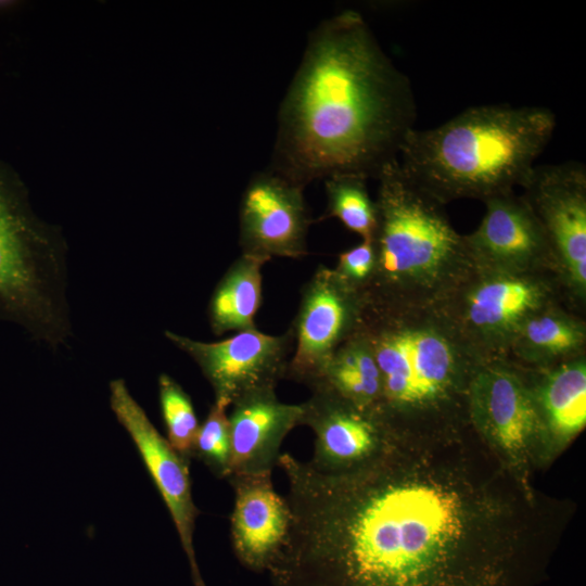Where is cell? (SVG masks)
I'll use <instances>...</instances> for the list:
<instances>
[{
  "mask_svg": "<svg viewBox=\"0 0 586 586\" xmlns=\"http://www.w3.org/2000/svg\"><path fill=\"white\" fill-rule=\"evenodd\" d=\"M467 431L397 432L357 470L281 454L291 511L277 586H531L539 572L519 504L481 470Z\"/></svg>",
  "mask_w": 586,
  "mask_h": 586,
  "instance_id": "cell-1",
  "label": "cell"
},
{
  "mask_svg": "<svg viewBox=\"0 0 586 586\" xmlns=\"http://www.w3.org/2000/svg\"><path fill=\"white\" fill-rule=\"evenodd\" d=\"M416 118L408 77L364 17L345 10L309 33L279 107L268 168L304 189L336 174L377 179Z\"/></svg>",
  "mask_w": 586,
  "mask_h": 586,
  "instance_id": "cell-2",
  "label": "cell"
},
{
  "mask_svg": "<svg viewBox=\"0 0 586 586\" xmlns=\"http://www.w3.org/2000/svg\"><path fill=\"white\" fill-rule=\"evenodd\" d=\"M361 328L381 374L379 413L393 430L471 428L469 387L485 360L442 310L366 304Z\"/></svg>",
  "mask_w": 586,
  "mask_h": 586,
  "instance_id": "cell-3",
  "label": "cell"
},
{
  "mask_svg": "<svg viewBox=\"0 0 586 586\" xmlns=\"http://www.w3.org/2000/svg\"><path fill=\"white\" fill-rule=\"evenodd\" d=\"M556 116L546 107L480 105L406 136L399 164L442 204L485 201L522 187L550 141Z\"/></svg>",
  "mask_w": 586,
  "mask_h": 586,
  "instance_id": "cell-4",
  "label": "cell"
},
{
  "mask_svg": "<svg viewBox=\"0 0 586 586\" xmlns=\"http://www.w3.org/2000/svg\"><path fill=\"white\" fill-rule=\"evenodd\" d=\"M375 273L367 305L438 308L473 271L464 234L444 204L403 170L398 158L378 175Z\"/></svg>",
  "mask_w": 586,
  "mask_h": 586,
  "instance_id": "cell-5",
  "label": "cell"
},
{
  "mask_svg": "<svg viewBox=\"0 0 586 586\" xmlns=\"http://www.w3.org/2000/svg\"><path fill=\"white\" fill-rule=\"evenodd\" d=\"M67 249L34 213L16 175L0 163V322L52 349L73 337Z\"/></svg>",
  "mask_w": 586,
  "mask_h": 586,
  "instance_id": "cell-6",
  "label": "cell"
},
{
  "mask_svg": "<svg viewBox=\"0 0 586 586\" xmlns=\"http://www.w3.org/2000/svg\"><path fill=\"white\" fill-rule=\"evenodd\" d=\"M468 415L472 431L532 500V468L552 450L525 371L504 358L483 361L470 383Z\"/></svg>",
  "mask_w": 586,
  "mask_h": 586,
  "instance_id": "cell-7",
  "label": "cell"
},
{
  "mask_svg": "<svg viewBox=\"0 0 586 586\" xmlns=\"http://www.w3.org/2000/svg\"><path fill=\"white\" fill-rule=\"evenodd\" d=\"M557 302L566 303L555 273L474 268L438 309L470 346L484 360H489L505 358L522 324L539 309Z\"/></svg>",
  "mask_w": 586,
  "mask_h": 586,
  "instance_id": "cell-8",
  "label": "cell"
},
{
  "mask_svg": "<svg viewBox=\"0 0 586 586\" xmlns=\"http://www.w3.org/2000/svg\"><path fill=\"white\" fill-rule=\"evenodd\" d=\"M540 222L557 264L568 305L586 307V168L578 162L535 165L521 187Z\"/></svg>",
  "mask_w": 586,
  "mask_h": 586,
  "instance_id": "cell-9",
  "label": "cell"
},
{
  "mask_svg": "<svg viewBox=\"0 0 586 586\" xmlns=\"http://www.w3.org/2000/svg\"><path fill=\"white\" fill-rule=\"evenodd\" d=\"M164 335L198 365L214 391V402L227 407L249 394L276 390L285 378L293 348L290 328L279 335L252 328L217 342H203L169 330Z\"/></svg>",
  "mask_w": 586,
  "mask_h": 586,
  "instance_id": "cell-10",
  "label": "cell"
},
{
  "mask_svg": "<svg viewBox=\"0 0 586 586\" xmlns=\"http://www.w3.org/2000/svg\"><path fill=\"white\" fill-rule=\"evenodd\" d=\"M365 298L333 268L318 266L302 290L290 327L294 351L285 378L310 388L337 347L361 324Z\"/></svg>",
  "mask_w": 586,
  "mask_h": 586,
  "instance_id": "cell-11",
  "label": "cell"
},
{
  "mask_svg": "<svg viewBox=\"0 0 586 586\" xmlns=\"http://www.w3.org/2000/svg\"><path fill=\"white\" fill-rule=\"evenodd\" d=\"M311 224L304 188L267 168L252 176L240 202L241 254L265 263L307 255Z\"/></svg>",
  "mask_w": 586,
  "mask_h": 586,
  "instance_id": "cell-12",
  "label": "cell"
},
{
  "mask_svg": "<svg viewBox=\"0 0 586 586\" xmlns=\"http://www.w3.org/2000/svg\"><path fill=\"white\" fill-rule=\"evenodd\" d=\"M110 406L117 421L131 437L171 515L190 563L194 586H206L193 547L199 509L191 493L190 461L178 455L161 435L123 379L110 382Z\"/></svg>",
  "mask_w": 586,
  "mask_h": 586,
  "instance_id": "cell-13",
  "label": "cell"
},
{
  "mask_svg": "<svg viewBox=\"0 0 586 586\" xmlns=\"http://www.w3.org/2000/svg\"><path fill=\"white\" fill-rule=\"evenodd\" d=\"M303 406L301 425L315 434L308 463L320 473L340 474L365 467L393 441L394 430L378 411L358 408L331 391H311Z\"/></svg>",
  "mask_w": 586,
  "mask_h": 586,
  "instance_id": "cell-14",
  "label": "cell"
},
{
  "mask_svg": "<svg viewBox=\"0 0 586 586\" xmlns=\"http://www.w3.org/2000/svg\"><path fill=\"white\" fill-rule=\"evenodd\" d=\"M485 214L464 241L475 269L551 272L557 264L548 238L530 205L514 191L484 201Z\"/></svg>",
  "mask_w": 586,
  "mask_h": 586,
  "instance_id": "cell-15",
  "label": "cell"
},
{
  "mask_svg": "<svg viewBox=\"0 0 586 586\" xmlns=\"http://www.w3.org/2000/svg\"><path fill=\"white\" fill-rule=\"evenodd\" d=\"M228 482L234 489L230 520L234 553L249 569L268 570L290 531L289 505L273 489L271 473L231 475Z\"/></svg>",
  "mask_w": 586,
  "mask_h": 586,
  "instance_id": "cell-16",
  "label": "cell"
},
{
  "mask_svg": "<svg viewBox=\"0 0 586 586\" xmlns=\"http://www.w3.org/2000/svg\"><path fill=\"white\" fill-rule=\"evenodd\" d=\"M231 406L229 476L271 473L278 466L283 440L302 424L303 403L285 404L278 399L276 390H264Z\"/></svg>",
  "mask_w": 586,
  "mask_h": 586,
  "instance_id": "cell-17",
  "label": "cell"
},
{
  "mask_svg": "<svg viewBox=\"0 0 586 586\" xmlns=\"http://www.w3.org/2000/svg\"><path fill=\"white\" fill-rule=\"evenodd\" d=\"M586 354V321L564 302L533 314L520 328L504 359L530 371L543 370Z\"/></svg>",
  "mask_w": 586,
  "mask_h": 586,
  "instance_id": "cell-18",
  "label": "cell"
},
{
  "mask_svg": "<svg viewBox=\"0 0 586 586\" xmlns=\"http://www.w3.org/2000/svg\"><path fill=\"white\" fill-rule=\"evenodd\" d=\"M524 371L551 450L563 448L586 425V354L551 368Z\"/></svg>",
  "mask_w": 586,
  "mask_h": 586,
  "instance_id": "cell-19",
  "label": "cell"
},
{
  "mask_svg": "<svg viewBox=\"0 0 586 586\" xmlns=\"http://www.w3.org/2000/svg\"><path fill=\"white\" fill-rule=\"evenodd\" d=\"M317 388L331 391L358 408L379 412L382 380L361 324L337 347L310 391Z\"/></svg>",
  "mask_w": 586,
  "mask_h": 586,
  "instance_id": "cell-20",
  "label": "cell"
},
{
  "mask_svg": "<svg viewBox=\"0 0 586 586\" xmlns=\"http://www.w3.org/2000/svg\"><path fill=\"white\" fill-rule=\"evenodd\" d=\"M265 262L240 255L217 282L207 306L214 334L256 328L262 303V268Z\"/></svg>",
  "mask_w": 586,
  "mask_h": 586,
  "instance_id": "cell-21",
  "label": "cell"
},
{
  "mask_svg": "<svg viewBox=\"0 0 586 586\" xmlns=\"http://www.w3.org/2000/svg\"><path fill=\"white\" fill-rule=\"evenodd\" d=\"M323 180L327 207L319 220L337 218L362 240H373L378 209L367 188L368 179L355 174H336Z\"/></svg>",
  "mask_w": 586,
  "mask_h": 586,
  "instance_id": "cell-22",
  "label": "cell"
},
{
  "mask_svg": "<svg viewBox=\"0 0 586 586\" xmlns=\"http://www.w3.org/2000/svg\"><path fill=\"white\" fill-rule=\"evenodd\" d=\"M158 398L166 440L178 455L190 461L200 428L192 400L182 386L166 373L158 377Z\"/></svg>",
  "mask_w": 586,
  "mask_h": 586,
  "instance_id": "cell-23",
  "label": "cell"
},
{
  "mask_svg": "<svg viewBox=\"0 0 586 586\" xmlns=\"http://www.w3.org/2000/svg\"><path fill=\"white\" fill-rule=\"evenodd\" d=\"M227 406L214 402L195 436L192 458L219 479L230 475L231 438Z\"/></svg>",
  "mask_w": 586,
  "mask_h": 586,
  "instance_id": "cell-24",
  "label": "cell"
},
{
  "mask_svg": "<svg viewBox=\"0 0 586 586\" xmlns=\"http://www.w3.org/2000/svg\"><path fill=\"white\" fill-rule=\"evenodd\" d=\"M377 267V253L372 240H362L359 244L339 255L333 268L336 276L349 288L365 294L372 282Z\"/></svg>",
  "mask_w": 586,
  "mask_h": 586,
  "instance_id": "cell-25",
  "label": "cell"
}]
</instances>
